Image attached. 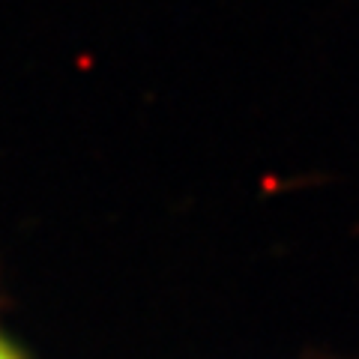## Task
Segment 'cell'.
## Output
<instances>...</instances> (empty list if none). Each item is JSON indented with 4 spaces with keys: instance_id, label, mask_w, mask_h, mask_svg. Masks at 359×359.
Listing matches in <instances>:
<instances>
[{
    "instance_id": "obj_1",
    "label": "cell",
    "mask_w": 359,
    "mask_h": 359,
    "mask_svg": "<svg viewBox=\"0 0 359 359\" xmlns=\"http://www.w3.org/2000/svg\"><path fill=\"white\" fill-rule=\"evenodd\" d=\"M0 359H21V353L6 339H0Z\"/></svg>"
}]
</instances>
